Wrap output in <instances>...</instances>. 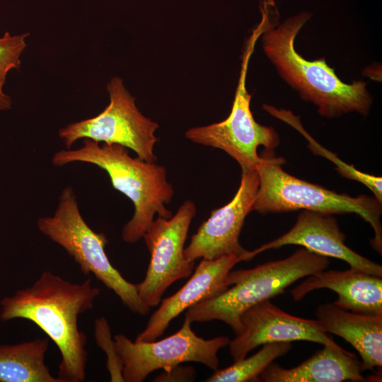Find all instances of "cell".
<instances>
[{
	"label": "cell",
	"mask_w": 382,
	"mask_h": 382,
	"mask_svg": "<svg viewBox=\"0 0 382 382\" xmlns=\"http://www.w3.org/2000/svg\"><path fill=\"white\" fill-rule=\"evenodd\" d=\"M100 291L91 278L73 283L51 271H43L30 286L0 301V319L22 318L35 324L60 352L57 378L61 382H82L86 377L87 338L79 328L78 318L93 308Z\"/></svg>",
	"instance_id": "6da1fadb"
},
{
	"label": "cell",
	"mask_w": 382,
	"mask_h": 382,
	"mask_svg": "<svg viewBox=\"0 0 382 382\" xmlns=\"http://www.w3.org/2000/svg\"><path fill=\"white\" fill-rule=\"evenodd\" d=\"M262 4V48L281 78L303 100L315 105L323 117L332 118L352 112L366 115L373 103L366 83L343 82L325 59L309 61L296 52L295 39L311 14L301 13L280 24L272 0H264Z\"/></svg>",
	"instance_id": "7a4b0ae2"
},
{
	"label": "cell",
	"mask_w": 382,
	"mask_h": 382,
	"mask_svg": "<svg viewBox=\"0 0 382 382\" xmlns=\"http://www.w3.org/2000/svg\"><path fill=\"white\" fill-rule=\"evenodd\" d=\"M54 166H62L74 162L93 164L106 171L112 187L124 194L133 203L134 212L123 226L122 238L134 243L154 220V216L170 219L173 214L166 209L174 191L168 181L163 166L133 158L127 149L115 144L83 139V146L77 149L61 150L52 158Z\"/></svg>",
	"instance_id": "3957f363"
},
{
	"label": "cell",
	"mask_w": 382,
	"mask_h": 382,
	"mask_svg": "<svg viewBox=\"0 0 382 382\" xmlns=\"http://www.w3.org/2000/svg\"><path fill=\"white\" fill-rule=\"evenodd\" d=\"M328 257L301 247L286 258L268 262L248 270H231L229 286L187 309L192 323L221 320L236 335L243 330L240 318L253 306L283 294L297 280L327 270Z\"/></svg>",
	"instance_id": "277c9868"
},
{
	"label": "cell",
	"mask_w": 382,
	"mask_h": 382,
	"mask_svg": "<svg viewBox=\"0 0 382 382\" xmlns=\"http://www.w3.org/2000/svg\"><path fill=\"white\" fill-rule=\"evenodd\" d=\"M270 152L260 156L255 167L259 187L252 211L261 214L299 209L330 215L357 214L372 227L371 247L382 254L381 203L374 197L339 194L293 176L282 168L285 163L284 158L272 156Z\"/></svg>",
	"instance_id": "5b68a950"
},
{
	"label": "cell",
	"mask_w": 382,
	"mask_h": 382,
	"mask_svg": "<svg viewBox=\"0 0 382 382\" xmlns=\"http://www.w3.org/2000/svg\"><path fill=\"white\" fill-rule=\"evenodd\" d=\"M37 226L66 251L81 272L93 274L132 312L149 313L150 308L139 296L137 284L126 280L110 263L105 250L108 242L106 236L93 231L83 219L71 187L62 190L54 214L39 218Z\"/></svg>",
	"instance_id": "8992f818"
},
{
	"label": "cell",
	"mask_w": 382,
	"mask_h": 382,
	"mask_svg": "<svg viewBox=\"0 0 382 382\" xmlns=\"http://www.w3.org/2000/svg\"><path fill=\"white\" fill-rule=\"evenodd\" d=\"M107 90L110 103L100 114L59 130L66 148L70 149L81 139H89L122 146L134 151L141 160L156 162L154 147L158 139L154 133L158 125L142 115L120 77H113Z\"/></svg>",
	"instance_id": "52a82bcc"
},
{
	"label": "cell",
	"mask_w": 382,
	"mask_h": 382,
	"mask_svg": "<svg viewBox=\"0 0 382 382\" xmlns=\"http://www.w3.org/2000/svg\"><path fill=\"white\" fill-rule=\"evenodd\" d=\"M259 33L254 30L245 49L238 84L231 111L224 121L192 127L185 132L189 140L223 150L240 165L242 172L255 169L260 161L257 149L263 146L273 151L279 144L276 131L257 123L250 108L251 95L245 87L248 62Z\"/></svg>",
	"instance_id": "ba28073f"
},
{
	"label": "cell",
	"mask_w": 382,
	"mask_h": 382,
	"mask_svg": "<svg viewBox=\"0 0 382 382\" xmlns=\"http://www.w3.org/2000/svg\"><path fill=\"white\" fill-rule=\"evenodd\" d=\"M185 316L181 328L161 340L132 342L123 334L114 336L123 360L125 382H142L153 371L168 369L184 362H197L215 371L219 369L218 352L227 346L228 337L206 340L197 336Z\"/></svg>",
	"instance_id": "9c48e42d"
},
{
	"label": "cell",
	"mask_w": 382,
	"mask_h": 382,
	"mask_svg": "<svg viewBox=\"0 0 382 382\" xmlns=\"http://www.w3.org/2000/svg\"><path fill=\"white\" fill-rule=\"evenodd\" d=\"M196 214L193 202L185 201L170 219L158 216L143 236L150 262L142 282L136 284L139 296L150 308L158 306L166 289L191 276L195 262L185 257V243Z\"/></svg>",
	"instance_id": "30bf717a"
},
{
	"label": "cell",
	"mask_w": 382,
	"mask_h": 382,
	"mask_svg": "<svg viewBox=\"0 0 382 382\" xmlns=\"http://www.w3.org/2000/svg\"><path fill=\"white\" fill-rule=\"evenodd\" d=\"M259 187L257 170L242 172L238 190L231 201L212 212L192 235L184 254L187 260L199 258L216 260L227 255H235L242 261L252 260L251 251L239 243V236Z\"/></svg>",
	"instance_id": "8fae6325"
},
{
	"label": "cell",
	"mask_w": 382,
	"mask_h": 382,
	"mask_svg": "<svg viewBox=\"0 0 382 382\" xmlns=\"http://www.w3.org/2000/svg\"><path fill=\"white\" fill-rule=\"evenodd\" d=\"M242 332L228 342L233 361L243 359L260 345L292 341H309L341 348L316 320L297 317L282 311L270 299L247 309L240 318Z\"/></svg>",
	"instance_id": "7c38bea8"
},
{
	"label": "cell",
	"mask_w": 382,
	"mask_h": 382,
	"mask_svg": "<svg viewBox=\"0 0 382 382\" xmlns=\"http://www.w3.org/2000/svg\"><path fill=\"white\" fill-rule=\"evenodd\" d=\"M345 238L332 215L303 209L289 231L251 251V256L253 258L263 251L286 245H298L316 254L343 260L352 268L382 277V266L349 248Z\"/></svg>",
	"instance_id": "4fadbf2b"
},
{
	"label": "cell",
	"mask_w": 382,
	"mask_h": 382,
	"mask_svg": "<svg viewBox=\"0 0 382 382\" xmlns=\"http://www.w3.org/2000/svg\"><path fill=\"white\" fill-rule=\"evenodd\" d=\"M241 261V259L235 255L216 260L202 258L185 284L172 296L161 299L158 309L151 316L135 342L157 340L183 311L226 290L230 286L228 272Z\"/></svg>",
	"instance_id": "5bb4252c"
},
{
	"label": "cell",
	"mask_w": 382,
	"mask_h": 382,
	"mask_svg": "<svg viewBox=\"0 0 382 382\" xmlns=\"http://www.w3.org/2000/svg\"><path fill=\"white\" fill-rule=\"evenodd\" d=\"M291 291L294 301L309 292L329 289L337 294L335 306L350 311L382 314V278L350 267L346 270H321Z\"/></svg>",
	"instance_id": "9a60e30c"
},
{
	"label": "cell",
	"mask_w": 382,
	"mask_h": 382,
	"mask_svg": "<svg viewBox=\"0 0 382 382\" xmlns=\"http://www.w3.org/2000/svg\"><path fill=\"white\" fill-rule=\"evenodd\" d=\"M317 320L327 333L349 342L359 354L364 370L382 366V314L353 312L334 303L320 305Z\"/></svg>",
	"instance_id": "2e32d148"
},
{
	"label": "cell",
	"mask_w": 382,
	"mask_h": 382,
	"mask_svg": "<svg viewBox=\"0 0 382 382\" xmlns=\"http://www.w3.org/2000/svg\"><path fill=\"white\" fill-rule=\"evenodd\" d=\"M365 371L358 358L342 347L328 346L311 357L291 368L270 364L260 375L258 381L265 382H341L365 381Z\"/></svg>",
	"instance_id": "e0dca14e"
},
{
	"label": "cell",
	"mask_w": 382,
	"mask_h": 382,
	"mask_svg": "<svg viewBox=\"0 0 382 382\" xmlns=\"http://www.w3.org/2000/svg\"><path fill=\"white\" fill-rule=\"evenodd\" d=\"M48 338L0 345V382H61L45 363Z\"/></svg>",
	"instance_id": "ac0fdd59"
},
{
	"label": "cell",
	"mask_w": 382,
	"mask_h": 382,
	"mask_svg": "<svg viewBox=\"0 0 382 382\" xmlns=\"http://www.w3.org/2000/svg\"><path fill=\"white\" fill-rule=\"evenodd\" d=\"M289 342H272L262 345V349L249 357L234 361L222 369H216L204 381L248 382L258 381L261 373L276 359L286 354L291 348Z\"/></svg>",
	"instance_id": "d6986e66"
},
{
	"label": "cell",
	"mask_w": 382,
	"mask_h": 382,
	"mask_svg": "<svg viewBox=\"0 0 382 382\" xmlns=\"http://www.w3.org/2000/svg\"><path fill=\"white\" fill-rule=\"evenodd\" d=\"M263 109L271 115L291 125L301 132L309 141L308 148L315 154L325 156L335 165V169L343 177L358 181L366 186L373 193L374 197L382 204V178L374 175L363 173L340 160L334 153L325 149L318 144L303 128L299 122V118L294 116L290 111L277 110L273 106L264 105Z\"/></svg>",
	"instance_id": "ffe728a7"
},
{
	"label": "cell",
	"mask_w": 382,
	"mask_h": 382,
	"mask_svg": "<svg viewBox=\"0 0 382 382\" xmlns=\"http://www.w3.org/2000/svg\"><path fill=\"white\" fill-rule=\"evenodd\" d=\"M29 33L11 35L5 32L0 36V110L11 108L12 100L3 90L8 73L21 67V56L25 49Z\"/></svg>",
	"instance_id": "44dd1931"
},
{
	"label": "cell",
	"mask_w": 382,
	"mask_h": 382,
	"mask_svg": "<svg viewBox=\"0 0 382 382\" xmlns=\"http://www.w3.org/2000/svg\"><path fill=\"white\" fill-rule=\"evenodd\" d=\"M94 335L98 346L106 354V368L110 374V381L125 382L123 360L117 350L114 338H112L110 325L104 317L96 319Z\"/></svg>",
	"instance_id": "7402d4cb"
},
{
	"label": "cell",
	"mask_w": 382,
	"mask_h": 382,
	"mask_svg": "<svg viewBox=\"0 0 382 382\" xmlns=\"http://www.w3.org/2000/svg\"><path fill=\"white\" fill-rule=\"evenodd\" d=\"M196 378L195 369L191 366L176 365L165 369L156 376L154 382H190Z\"/></svg>",
	"instance_id": "603a6c76"
}]
</instances>
